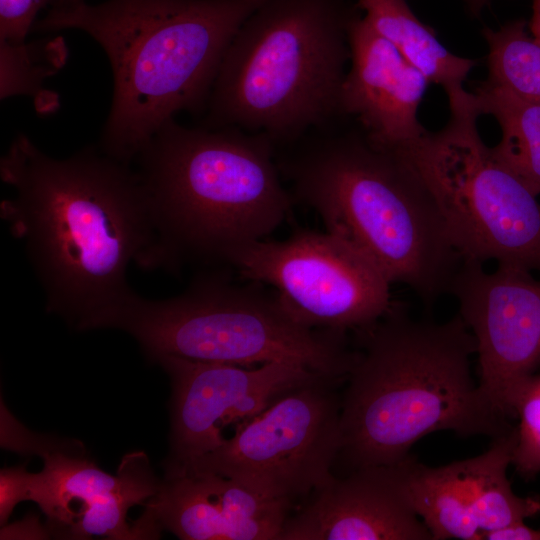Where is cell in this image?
Listing matches in <instances>:
<instances>
[{
  "label": "cell",
  "instance_id": "11",
  "mask_svg": "<svg viewBox=\"0 0 540 540\" xmlns=\"http://www.w3.org/2000/svg\"><path fill=\"white\" fill-rule=\"evenodd\" d=\"M157 363L169 375L172 386L165 478L218 448L229 425L252 418L293 388L328 379L282 361L246 367L165 356Z\"/></svg>",
  "mask_w": 540,
  "mask_h": 540
},
{
  "label": "cell",
  "instance_id": "13",
  "mask_svg": "<svg viewBox=\"0 0 540 540\" xmlns=\"http://www.w3.org/2000/svg\"><path fill=\"white\" fill-rule=\"evenodd\" d=\"M514 444L513 427L473 458L429 467L408 456L387 467L433 540H486L540 513V499L518 496L507 477Z\"/></svg>",
  "mask_w": 540,
  "mask_h": 540
},
{
  "label": "cell",
  "instance_id": "24",
  "mask_svg": "<svg viewBox=\"0 0 540 540\" xmlns=\"http://www.w3.org/2000/svg\"><path fill=\"white\" fill-rule=\"evenodd\" d=\"M52 0H0V51L24 47L38 12Z\"/></svg>",
  "mask_w": 540,
  "mask_h": 540
},
{
  "label": "cell",
  "instance_id": "3",
  "mask_svg": "<svg viewBox=\"0 0 540 540\" xmlns=\"http://www.w3.org/2000/svg\"><path fill=\"white\" fill-rule=\"evenodd\" d=\"M265 0H52L33 30L78 29L105 51L114 92L101 149L126 164L211 92L242 23Z\"/></svg>",
  "mask_w": 540,
  "mask_h": 540
},
{
  "label": "cell",
  "instance_id": "8",
  "mask_svg": "<svg viewBox=\"0 0 540 540\" xmlns=\"http://www.w3.org/2000/svg\"><path fill=\"white\" fill-rule=\"evenodd\" d=\"M449 107L442 130L393 152L434 199L463 261L540 272L538 195L481 139L473 93Z\"/></svg>",
  "mask_w": 540,
  "mask_h": 540
},
{
  "label": "cell",
  "instance_id": "4",
  "mask_svg": "<svg viewBox=\"0 0 540 540\" xmlns=\"http://www.w3.org/2000/svg\"><path fill=\"white\" fill-rule=\"evenodd\" d=\"M137 158L161 267L228 264L234 252L279 227L293 203L264 133L189 129L172 119Z\"/></svg>",
  "mask_w": 540,
  "mask_h": 540
},
{
  "label": "cell",
  "instance_id": "1",
  "mask_svg": "<svg viewBox=\"0 0 540 540\" xmlns=\"http://www.w3.org/2000/svg\"><path fill=\"white\" fill-rule=\"evenodd\" d=\"M0 176L14 190L0 215L24 243L46 310L76 330L132 290V261L159 267L148 193L129 164L92 149L55 159L21 134L2 156Z\"/></svg>",
  "mask_w": 540,
  "mask_h": 540
},
{
  "label": "cell",
  "instance_id": "20",
  "mask_svg": "<svg viewBox=\"0 0 540 540\" xmlns=\"http://www.w3.org/2000/svg\"><path fill=\"white\" fill-rule=\"evenodd\" d=\"M117 475L118 487L86 505L67 531V538L137 539L132 525L126 522L128 509L153 497L162 481L157 479L148 456L141 451L126 454Z\"/></svg>",
  "mask_w": 540,
  "mask_h": 540
},
{
  "label": "cell",
  "instance_id": "27",
  "mask_svg": "<svg viewBox=\"0 0 540 540\" xmlns=\"http://www.w3.org/2000/svg\"><path fill=\"white\" fill-rule=\"evenodd\" d=\"M529 27L531 35L540 41V0H533L532 17Z\"/></svg>",
  "mask_w": 540,
  "mask_h": 540
},
{
  "label": "cell",
  "instance_id": "18",
  "mask_svg": "<svg viewBox=\"0 0 540 540\" xmlns=\"http://www.w3.org/2000/svg\"><path fill=\"white\" fill-rule=\"evenodd\" d=\"M32 446L44 459V468L30 473L28 500L36 502L47 516L49 529L65 536L81 510L93 500L116 489L118 475L112 476L83 456H72L56 446Z\"/></svg>",
  "mask_w": 540,
  "mask_h": 540
},
{
  "label": "cell",
  "instance_id": "16",
  "mask_svg": "<svg viewBox=\"0 0 540 540\" xmlns=\"http://www.w3.org/2000/svg\"><path fill=\"white\" fill-rule=\"evenodd\" d=\"M278 540H433L387 466L333 477L288 516Z\"/></svg>",
  "mask_w": 540,
  "mask_h": 540
},
{
  "label": "cell",
  "instance_id": "22",
  "mask_svg": "<svg viewBox=\"0 0 540 540\" xmlns=\"http://www.w3.org/2000/svg\"><path fill=\"white\" fill-rule=\"evenodd\" d=\"M65 58L66 49L60 38L1 51V98L16 94L35 95L43 80L59 69Z\"/></svg>",
  "mask_w": 540,
  "mask_h": 540
},
{
  "label": "cell",
  "instance_id": "7",
  "mask_svg": "<svg viewBox=\"0 0 540 540\" xmlns=\"http://www.w3.org/2000/svg\"><path fill=\"white\" fill-rule=\"evenodd\" d=\"M339 0H265L240 26L211 89L210 120L291 139L338 108L348 27Z\"/></svg>",
  "mask_w": 540,
  "mask_h": 540
},
{
  "label": "cell",
  "instance_id": "15",
  "mask_svg": "<svg viewBox=\"0 0 540 540\" xmlns=\"http://www.w3.org/2000/svg\"><path fill=\"white\" fill-rule=\"evenodd\" d=\"M351 68L339 93L338 108L357 116L367 140L397 151L427 132L418 108L429 80L363 18L348 27Z\"/></svg>",
  "mask_w": 540,
  "mask_h": 540
},
{
  "label": "cell",
  "instance_id": "10",
  "mask_svg": "<svg viewBox=\"0 0 540 540\" xmlns=\"http://www.w3.org/2000/svg\"><path fill=\"white\" fill-rule=\"evenodd\" d=\"M252 282L275 289L300 323L336 333L358 331L392 307L391 282L348 242L329 232L300 229L283 241L258 240L228 262Z\"/></svg>",
  "mask_w": 540,
  "mask_h": 540
},
{
  "label": "cell",
  "instance_id": "2",
  "mask_svg": "<svg viewBox=\"0 0 540 540\" xmlns=\"http://www.w3.org/2000/svg\"><path fill=\"white\" fill-rule=\"evenodd\" d=\"M355 333L337 458L350 472L399 463L433 432L495 439L513 429L472 379L476 341L459 314L441 323L414 319L393 302Z\"/></svg>",
  "mask_w": 540,
  "mask_h": 540
},
{
  "label": "cell",
  "instance_id": "12",
  "mask_svg": "<svg viewBox=\"0 0 540 540\" xmlns=\"http://www.w3.org/2000/svg\"><path fill=\"white\" fill-rule=\"evenodd\" d=\"M473 334L479 388L508 419L521 383L540 367V277L531 271L462 261L450 288Z\"/></svg>",
  "mask_w": 540,
  "mask_h": 540
},
{
  "label": "cell",
  "instance_id": "26",
  "mask_svg": "<svg viewBox=\"0 0 540 540\" xmlns=\"http://www.w3.org/2000/svg\"><path fill=\"white\" fill-rule=\"evenodd\" d=\"M486 540H540V529L518 522L490 533Z\"/></svg>",
  "mask_w": 540,
  "mask_h": 540
},
{
  "label": "cell",
  "instance_id": "9",
  "mask_svg": "<svg viewBox=\"0 0 540 540\" xmlns=\"http://www.w3.org/2000/svg\"><path fill=\"white\" fill-rule=\"evenodd\" d=\"M336 383L321 379L283 393L170 478L214 473L288 504L313 494L333 479L340 451Z\"/></svg>",
  "mask_w": 540,
  "mask_h": 540
},
{
  "label": "cell",
  "instance_id": "14",
  "mask_svg": "<svg viewBox=\"0 0 540 540\" xmlns=\"http://www.w3.org/2000/svg\"><path fill=\"white\" fill-rule=\"evenodd\" d=\"M132 524L138 539L278 540L290 504L214 473L164 478Z\"/></svg>",
  "mask_w": 540,
  "mask_h": 540
},
{
  "label": "cell",
  "instance_id": "17",
  "mask_svg": "<svg viewBox=\"0 0 540 540\" xmlns=\"http://www.w3.org/2000/svg\"><path fill=\"white\" fill-rule=\"evenodd\" d=\"M364 19L403 57L434 84L441 86L449 105L466 99L463 83L475 61L446 49L433 32L410 10L404 0H357Z\"/></svg>",
  "mask_w": 540,
  "mask_h": 540
},
{
  "label": "cell",
  "instance_id": "25",
  "mask_svg": "<svg viewBox=\"0 0 540 540\" xmlns=\"http://www.w3.org/2000/svg\"><path fill=\"white\" fill-rule=\"evenodd\" d=\"M29 472L25 466L5 468L0 473V523H7L14 507L28 498Z\"/></svg>",
  "mask_w": 540,
  "mask_h": 540
},
{
  "label": "cell",
  "instance_id": "6",
  "mask_svg": "<svg viewBox=\"0 0 540 540\" xmlns=\"http://www.w3.org/2000/svg\"><path fill=\"white\" fill-rule=\"evenodd\" d=\"M105 328L131 335L155 363L165 356L246 367L282 361L342 382L356 357L345 333L310 328L276 292L238 285L220 272L199 276L185 292L163 300L131 290L81 330Z\"/></svg>",
  "mask_w": 540,
  "mask_h": 540
},
{
  "label": "cell",
  "instance_id": "23",
  "mask_svg": "<svg viewBox=\"0 0 540 540\" xmlns=\"http://www.w3.org/2000/svg\"><path fill=\"white\" fill-rule=\"evenodd\" d=\"M515 444L512 463L524 479L540 473V374L526 378L517 389L512 402Z\"/></svg>",
  "mask_w": 540,
  "mask_h": 540
},
{
  "label": "cell",
  "instance_id": "28",
  "mask_svg": "<svg viewBox=\"0 0 540 540\" xmlns=\"http://www.w3.org/2000/svg\"><path fill=\"white\" fill-rule=\"evenodd\" d=\"M490 0H466L469 9L473 13H478Z\"/></svg>",
  "mask_w": 540,
  "mask_h": 540
},
{
  "label": "cell",
  "instance_id": "5",
  "mask_svg": "<svg viewBox=\"0 0 540 540\" xmlns=\"http://www.w3.org/2000/svg\"><path fill=\"white\" fill-rule=\"evenodd\" d=\"M293 198L427 306L449 294L462 263L434 199L394 152L368 140L330 139L278 164Z\"/></svg>",
  "mask_w": 540,
  "mask_h": 540
},
{
  "label": "cell",
  "instance_id": "19",
  "mask_svg": "<svg viewBox=\"0 0 540 540\" xmlns=\"http://www.w3.org/2000/svg\"><path fill=\"white\" fill-rule=\"evenodd\" d=\"M479 114L495 118L501 139L495 154L540 194V100L514 94L488 81L473 93Z\"/></svg>",
  "mask_w": 540,
  "mask_h": 540
},
{
  "label": "cell",
  "instance_id": "21",
  "mask_svg": "<svg viewBox=\"0 0 540 540\" xmlns=\"http://www.w3.org/2000/svg\"><path fill=\"white\" fill-rule=\"evenodd\" d=\"M488 82L514 94L540 100V41L515 21L498 30L485 29Z\"/></svg>",
  "mask_w": 540,
  "mask_h": 540
}]
</instances>
